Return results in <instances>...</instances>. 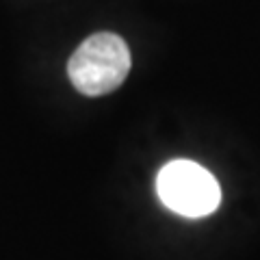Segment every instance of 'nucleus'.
Instances as JSON below:
<instances>
[{
	"label": "nucleus",
	"instance_id": "obj_2",
	"mask_svg": "<svg viewBox=\"0 0 260 260\" xmlns=\"http://www.w3.org/2000/svg\"><path fill=\"white\" fill-rule=\"evenodd\" d=\"M156 193L169 210L200 219L221 204V186L206 167L193 160H172L156 176Z\"/></svg>",
	"mask_w": 260,
	"mask_h": 260
},
{
	"label": "nucleus",
	"instance_id": "obj_1",
	"mask_svg": "<svg viewBox=\"0 0 260 260\" xmlns=\"http://www.w3.org/2000/svg\"><path fill=\"white\" fill-rule=\"evenodd\" d=\"M130 72V50L115 32H95L78 46L68 63L72 85L83 95L111 93Z\"/></svg>",
	"mask_w": 260,
	"mask_h": 260
}]
</instances>
